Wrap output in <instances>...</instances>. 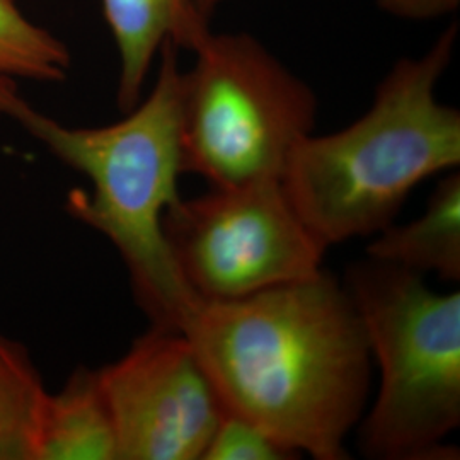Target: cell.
I'll use <instances>...</instances> for the list:
<instances>
[{"instance_id":"obj_1","label":"cell","mask_w":460,"mask_h":460,"mask_svg":"<svg viewBox=\"0 0 460 460\" xmlns=\"http://www.w3.org/2000/svg\"><path fill=\"white\" fill-rule=\"evenodd\" d=\"M224 410L315 460H348L372 355L345 285L315 277L234 300L195 298L181 331Z\"/></svg>"},{"instance_id":"obj_2","label":"cell","mask_w":460,"mask_h":460,"mask_svg":"<svg viewBox=\"0 0 460 460\" xmlns=\"http://www.w3.org/2000/svg\"><path fill=\"white\" fill-rule=\"evenodd\" d=\"M165 43L147 98L104 127H68L40 111L0 79V115L84 174L93 190L66 195L68 215L104 235L130 273L133 294L152 326L181 331L197 296L184 285L165 241L167 208L180 199L182 70Z\"/></svg>"},{"instance_id":"obj_3","label":"cell","mask_w":460,"mask_h":460,"mask_svg":"<svg viewBox=\"0 0 460 460\" xmlns=\"http://www.w3.org/2000/svg\"><path fill=\"white\" fill-rule=\"evenodd\" d=\"M457 33L450 24L423 55L397 60L358 119L292 152L281 186L324 246L376 235L416 186L459 167L460 111L437 98Z\"/></svg>"},{"instance_id":"obj_4","label":"cell","mask_w":460,"mask_h":460,"mask_svg":"<svg viewBox=\"0 0 460 460\" xmlns=\"http://www.w3.org/2000/svg\"><path fill=\"white\" fill-rule=\"evenodd\" d=\"M343 285L380 374L360 420L363 456L459 459L445 438L460 427V292L438 294L423 275L372 258L351 264Z\"/></svg>"},{"instance_id":"obj_5","label":"cell","mask_w":460,"mask_h":460,"mask_svg":"<svg viewBox=\"0 0 460 460\" xmlns=\"http://www.w3.org/2000/svg\"><path fill=\"white\" fill-rule=\"evenodd\" d=\"M182 70L184 172L212 188L281 181L296 146L314 133L311 85L247 33H214L190 49Z\"/></svg>"},{"instance_id":"obj_6","label":"cell","mask_w":460,"mask_h":460,"mask_svg":"<svg viewBox=\"0 0 460 460\" xmlns=\"http://www.w3.org/2000/svg\"><path fill=\"white\" fill-rule=\"evenodd\" d=\"M188 290L234 300L315 277L328 251L296 215L281 181L212 188L180 198L163 220Z\"/></svg>"},{"instance_id":"obj_7","label":"cell","mask_w":460,"mask_h":460,"mask_svg":"<svg viewBox=\"0 0 460 460\" xmlns=\"http://www.w3.org/2000/svg\"><path fill=\"white\" fill-rule=\"evenodd\" d=\"M98 377L119 460H201L224 404L182 332L152 326Z\"/></svg>"},{"instance_id":"obj_8","label":"cell","mask_w":460,"mask_h":460,"mask_svg":"<svg viewBox=\"0 0 460 460\" xmlns=\"http://www.w3.org/2000/svg\"><path fill=\"white\" fill-rule=\"evenodd\" d=\"M119 58L118 106L130 111L144 98L154 62L165 43L190 49L210 30L195 0H101Z\"/></svg>"},{"instance_id":"obj_9","label":"cell","mask_w":460,"mask_h":460,"mask_svg":"<svg viewBox=\"0 0 460 460\" xmlns=\"http://www.w3.org/2000/svg\"><path fill=\"white\" fill-rule=\"evenodd\" d=\"M367 246V258L406 270L460 279V174L450 171L428 198L425 214L408 224L387 226Z\"/></svg>"},{"instance_id":"obj_10","label":"cell","mask_w":460,"mask_h":460,"mask_svg":"<svg viewBox=\"0 0 460 460\" xmlns=\"http://www.w3.org/2000/svg\"><path fill=\"white\" fill-rule=\"evenodd\" d=\"M36 460H119L113 418L98 370L81 367L47 395Z\"/></svg>"},{"instance_id":"obj_11","label":"cell","mask_w":460,"mask_h":460,"mask_svg":"<svg viewBox=\"0 0 460 460\" xmlns=\"http://www.w3.org/2000/svg\"><path fill=\"white\" fill-rule=\"evenodd\" d=\"M47 395L28 349L0 334V460H36Z\"/></svg>"},{"instance_id":"obj_12","label":"cell","mask_w":460,"mask_h":460,"mask_svg":"<svg viewBox=\"0 0 460 460\" xmlns=\"http://www.w3.org/2000/svg\"><path fill=\"white\" fill-rule=\"evenodd\" d=\"M70 66V51L57 36L24 16L16 0H0V79L62 83Z\"/></svg>"},{"instance_id":"obj_13","label":"cell","mask_w":460,"mask_h":460,"mask_svg":"<svg viewBox=\"0 0 460 460\" xmlns=\"http://www.w3.org/2000/svg\"><path fill=\"white\" fill-rule=\"evenodd\" d=\"M302 456L279 444L263 428L224 410L201 460H296Z\"/></svg>"},{"instance_id":"obj_14","label":"cell","mask_w":460,"mask_h":460,"mask_svg":"<svg viewBox=\"0 0 460 460\" xmlns=\"http://www.w3.org/2000/svg\"><path fill=\"white\" fill-rule=\"evenodd\" d=\"M382 13L402 21H433L457 13L460 0H374Z\"/></svg>"},{"instance_id":"obj_15","label":"cell","mask_w":460,"mask_h":460,"mask_svg":"<svg viewBox=\"0 0 460 460\" xmlns=\"http://www.w3.org/2000/svg\"><path fill=\"white\" fill-rule=\"evenodd\" d=\"M222 2H224V0H195L198 13L205 17L207 21H212V16H214L217 7H218Z\"/></svg>"}]
</instances>
